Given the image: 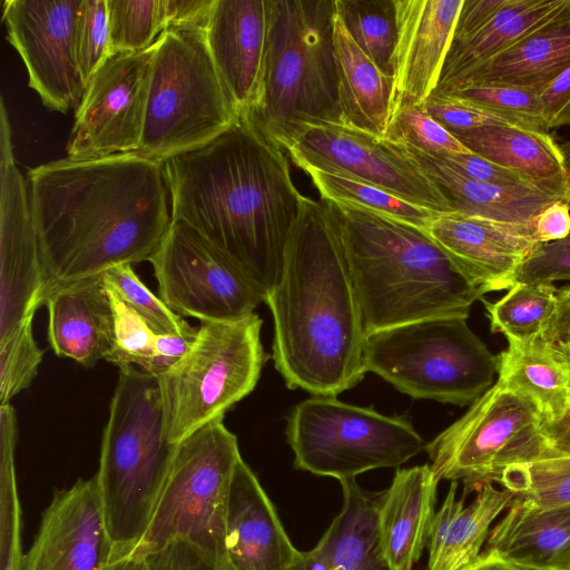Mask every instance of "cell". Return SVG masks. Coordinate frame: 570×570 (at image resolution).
<instances>
[{
  "mask_svg": "<svg viewBox=\"0 0 570 570\" xmlns=\"http://www.w3.org/2000/svg\"><path fill=\"white\" fill-rule=\"evenodd\" d=\"M28 181L48 287L148 261L173 220L164 163L138 151L52 160Z\"/></svg>",
  "mask_w": 570,
  "mask_h": 570,
  "instance_id": "1",
  "label": "cell"
},
{
  "mask_svg": "<svg viewBox=\"0 0 570 570\" xmlns=\"http://www.w3.org/2000/svg\"><path fill=\"white\" fill-rule=\"evenodd\" d=\"M171 219L224 253L264 298L282 274L301 212L283 149L245 117L207 145L164 161Z\"/></svg>",
  "mask_w": 570,
  "mask_h": 570,
  "instance_id": "2",
  "label": "cell"
},
{
  "mask_svg": "<svg viewBox=\"0 0 570 570\" xmlns=\"http://www.w3.org/2000/svg\"><path fill=\"white\" fill-rule=\"evenodd\" d=\"M264 303L274 322L273 361L288 389L336 396L363 380L366 333L337 204L304 197Z\"/></svg>",
  "mask_w": 570,
  "mask_h": 570,
  "instance_id": "3",
  "label": "cell"
},
{
  "mask_svg": "<svg viewBox=\"0 0 570 570\" xmlns=\"http://www.w3.org/2000/svg\"><path fill=\"white\" fill-rule=\"evenodd\" d=\"M338 206L366 335L430 318H468L485 294L423 229Z\"/></svg>",
  "mask_w": 570,
  "mask_h": 570,
  "instance_id": "4",
  "label": "cell"
},
{
  "mask_svg": "<svg viewBox=\"0 0 570 570\" xmlns=\"http://www.w3.org/2000/svg\"><path fill=\"white\" fill-rule=\"evenodd\" d=\"M255 105L244 116L287 150L312 127L343 124L334 50L335 0H266Z\"/></svg>",
  "mask_w": 570,
  "mask_h": 570,
  "instance_id": "5",
  "label": "cell"
},
{
  "mask_svg": "<svg viewBox=\"0 0 570 570\" xmlns=\"http://www.w3.org/2000/svg\"><path fill=\"white\" fill-rule=\"evenodd\" d=\"M176 446L165 433L157 377L136 366L119 367L95 474L114 559L132 554L140 543Z\"/></svg>",
  "mask_w": 570,
  "mask_h": 570,
  "instance_id": "6",
  "label": "cell"
},
{
  "mask_svg": "<svg viewBox=\"0 0 570 570\" xmlns=\"http://www.w3.org/2000/svg\"><path fill=\"white\" fill-rule=\"evenodd\" d=\"M238 118L205 29H166L155 42L138 153L164 163L207 145Z\"/></svg>",
  "mask_w": 570,
  "mask_h": 570,
  "instance_id": "7",
  "label": "cell"
},
{
  "mask_svg": "<svg viewBox=\"0 0 570 570\" xmlns=\"http://www.w3.org/2000/svg\"><path fill=\"white\" fill-rule=\"evenodd\" d=\"M466 320L430 318L367 334L366 372L413 399L472 404L493 385L500 361Z\"/></svg>",
  "mask_w": 570,
  "mask_h": 570,
  "instance_id": "8",
  "label": "cell"
},
{
  "mask_svg": "<svg viewBox=\"0 0 570 570\" xmlns=\"http://www.w3.org/2000/svg\"><path fill=\"white\" fill-rule=\"evenodd\" d=\"M262 324L256 313L234 321L200 322L188 352L157 376L170 443L224 417L255 389L266 361Z\"/></svg>",
  "mask_w": 570,
  "mask_h": 570,
  "instance_id": "9",
  "label": "cell"
},
{
  "mask_svg": "<svg viewBox=\"0 0 570 570\" xmlns=\"http://www.w3.org/2000/svg\"><path fill=\"white\" fill-rule=\"evenodd\" d=\"M240 459L237 438L224 417L177 443L147 530L132 554L145 556L181 538L212 556L224 570H232L225 549V515Z\"/></svg>",
  "mask_w": 570,
  "mask_h": 570,
  "instance_id": "10",
  "label": "cell"
},
{
  "mask_svg": "<svg viewBox=\"0 0 570 570\" xmlns=\"http://www.w3.org/2000/svg\"><path fill=\"white\" fill-rule=\"evenodd\" d=\"M287 442L297 469L338 481L381 468H399L424 448L404 416H387L335 396L313 395L287 416Z\"/></svg>",
  "mask_w": 570,
  "mask_h": 570,
  "instance_id": "11",
  "label": "cell"
},
{
  "mask_svg": "<svg viewBox=\"0 0 570 570\" xmlns=\"http://www.w3.org/2000/svg\"><path fill=\"white\" fill-rule=\"evenodd\" d=\"M424 449L435 478L462 482L466 494L500 483L509 466L549 451L534 404L498 381Z\"/></svg>",
  "mask_w": 570,
  "mask_h": 570,
  "instance_id": "12",
  "label": "cell"
},
{
  "mask_svg": "<svg viewBox=\"0 0 570 570\" xmlns=\"http://www.w3.org/2000/svg\"><path fill=\"white\" fill-rule=\"evenodd\" d=\"M148 262L158 296L179 316L234 321L255 313L264 298L230 259L187 223L173 219Z\"/></svg>",
  "mask_w": 570,
  "mask_h": 570,
  "instance_id": "13",
  "label": "cell"
},
{
  "mask_svg": "<svg viewBox=\"0 0 570 570\" xmlns=\"http://www.w3.org/2000/svg\"><path fill=\"white\" fill-rule=\"evenodd\" d=\"M287 151L301 169L343 174L426 209L455 212L436 184L384 137L346 124H324L306 130Z\"/></svg>",
  "mask_w": 570,
  "mask_h": 570,
  "instance_id": "14",
  "label": "cell"
},
{
  "mask_svg": "<svg viewBox=\"0 0 570 570\" xmlns=\"http://www.w3.org/2000/svg\"><path fill=\"white\" fill-rule=\"evenodd\" d=\"M155 43L110 56L94 73L76 108L67 157L100 158L138 151L144 131Z\"/></svg>",
  "mask_w": 570,
  "mask_h": 570,
  "instance_id": "15",
  "label": "cell"
},
{
  "mask_svg": "<svg viewBox=\"0 0 570 570\" xmlns=\"http://www.w3.org/2000/svg\"><path fill=\"white\" fill-rule=\"evenodd\" d=\"M48 279L32 219L27 183L18 168L11 127L0 101V341L35 317Z\"/></svg>",
  "mask_w": 570,
  "mask_h": 570,
  "instance_id": "16",
  "label": "cell"
},
{
  "mask_svg": "<svg viewBox=\"0 0 570 570\" xmlns=\"http://www.w3.org/2000/svg\"><path fill=\"white\" fill-rule=\"evenodd\" d=\"M82 0H6L7 40L20 55L29 86L49 109L77 108L86 86L76 56Z\"/></svg>",
  "mask_w": 570,
  "mask_h": 570,
  "instance_id": "17",
  "label": "cell"
},
{
  "mask_svg": "<svg viewBox=\"0 0 570 570\" xmlns=\"http://www.w3.org/2000/svg\"><path fill=\"white\" fill-rule=\"evenodd\" d=\"M114 559L95 475L56 491L22 570H105Z\"/></svg>",
  "mask_w": 570,
  "mask_h": 570,
  "instance_id": "18",
  "label": "cell"
},
{
  "mask_svg": "<svg viewBox=\"0 0 570 570\" xmlns=\"http://www.w3.org/2000/svg\"><path fill=\"white\" fill-rule=\"evenodd\" d=\"M423 230L485 294L509 289L520 264L540 245L533 227L461 212L438 214Z\"/></svg>",
  "mask_w": 570,
  "mask_h": 570,
  "instance_id": "19",
  "label": "cell"
},
{
  "mask_svg": "<svg viewBox=\"0 0 570 570\" xmlns=\"http://www.w3.org/2000/svg\"><path fill=\"white\" fill-rule=\"evenodd\" d=\"M463 0H395L391 115L436 89Z\"/></svg>",
  "mask_w": 570,
  "mask_h": 570,
  "instance_id": "20",
  "label": "cell"
},
{
  "mask_svg": "<svg viewBox=\"0 0 570 570\" xmlns=\"http://www.w3.org/2000/svg\"><path fill=\"white\" fill-rule=\"evenodd\" d=\"M225 549L232 570H291L301 553L243 459L236 465L228 491Z\"/></svg>",
  "mask_w": 570,
  "mask_h": 570,
  "instance_id": "21",
  "label": "cell"
},
{
  "mask_svg": "<svg viewBox=\"0 0 570 570\" xmlns=\"http://www.w3.org/2000/svg\"><path fill=\"white\" fill-rule=\"evenodd\" d=\"M206 40L239 117L255 105L263 73L266 0H216Z\"/></svg>",
  "mask_w": 570,
  "mask_h": 570,
  "instance_id": "22",
  "label": "cell"
},
{
  "mask_svg": "<svg viewBox=\"0 0 570 570\" xmlns=\"http://www.w3.org/2000/svg\"><path fill=\"white\" fill-rule=\"evenodd\" d=\"M45 305L48 342L58 356L92 367L111 352L114 313L102 274L50 285Z\"/></svg>",
  "mask_w": 570,
  "mask_h": 570,
  "instance_id": "23",
  "label": "cell"
},
{
  "mask_svg": "<svg viewBox=\"0 0 570 570\" xmlns=\"http://www.w3.org/2000/svg\"><path fill=\"white\" fill-rule=\"evenodd\" d=\"M439 480L429 464L396 470L382 492L377 527L387 570H413L426 547Z\"/></svg>",
  "mask_w": 570,
  "mask_h": 570,
  "instance_id": "24",
  "label": "cell"
},
{
  "mask_svg": "<svg viewBox=\"0 0 570 570\" xmlns=\"http://www.w3.org/2000/svg\"><path fill=\"white\" fill-rule=\"evenodd\" d=\"M484 551L525 570H570V505L542 509L513 499Z\"/></svg>",
  "mask_w": 570,
  "mask_h": 570,
  "instance_id": "25",
  "label": "cell"
},
{
  "mask_svg": "<svg viewBox=\"0 0 570 570\" xmlns=\"http://www.w3.org/2000/svg\"><path fill=\"white\" fill-rule=\"evenodd\" d=\"M456 488L458 482H451L441 508L434 513L426 543V570H463L473 563L482 553L491 523L513 501L511 492L488 483L465 505L466 493L458 500Z\"/></svg>",
  "mask_w": 570,
  "mask_h": 570,
  "instance_id": "26",
  "label": "cell"
},
{
  "mask_svg": "<svg viewBox=\"0 0 570 570\" xmlns=\"http://www.w3.org/2000/svg\"><path fill=\"white\" fill-rule=\"evenodd\" d=\"M397 146L436 184L455 212L533 227L535 217L548 205L563 200L559 195L534 186H504L472 180L434 155Z\"/></svg>",
  "mask_w": 570,
  "mask_h": 570,
  "instance_id": "27",
  "label": "cell"
},
{
  "mask_svg": "<svg viewBox=\"0 0 570 570\" xmlns=\"http://www.w3.org/2000/svg\"><path fill=\"white\" fill-rule=\"evenodd\" d=\"M451 134L473 154L521 174L570 205L567 159L548 132L512 126H485Z\"/></svg>",
  "mask_w": 570,
  "mask_h": 570,
  "instance_id": "28",
  "label": "cell"
},
{
  "mask_svg": "<svg viewBox=\"0 0 570 570\" xmlns=\"http://www.w3.org/2000/svg\"><path fill=\"white\" fill-rule=\"evenodd\" d=\"M570 67V14L524 38L433 92L473 83L505 85L540 94Z\"/></svg>",
  "mask_w": 570,
  "mask_h": 570,
  "instance_id": "29",
  "label": "cell"
},
{
  "mask_svg": "<svg viewBox=\"0 0 570 570\" xmlns=\"http://www.w3.org/2000/svg\"><path fill=\"white\" fill-rule=\"evenodd\" d=\"M569 14L570 0H507L479 32L451 43L436 89Z\"/></svg>",
  "mask_w": 570,
  "mask_h": 570,
  "instance_id": "30",
  "label": "cell"
},
{
  "mask_svg": "<svg viewBox=\"0 0 570 570\" xmlns=\"http://www.w3.org/2000/svg\"><path fill=\"white\" fill-rule=\"evenodd\" d=\"M498 382L530 400L552 423L570 410V366L563 353L542 335L531 341L509 342L499 355Z\"/></svg>",
  "mask_w": 570,
  "mask_h": 570,
  "instance_id": "31",
  "label": "cell"
},
{
  "mask_svg": "<svg viewBox=\"0 0 570 570\" xmlns=\"http://www.w3.org/2000/svg\"><path fill=\"white\" fill-rule=\"evenodd\" d=\"M334 50L343 124L384 137L391 117L393 78L361 50L337 14Z\"/></svg>",
  "mask_w": 570,
  "mask_h": 570,
  "instance_id": "32",
  "label": "cell"
},
{
  "mask_svg": "<svg viewBox=\"0 0 570 570\" xmlns=\"http://www.w3.org/2000/svg\"><path fill=\"white\" fill-rule=\"evenodd\" d=\"M343 503L316 547L331 570H387L377 527L380 493L363 490L355 481H340Z\"/></svg>",
  "mask_w": 570,
  "mask_h": 570,
  "instance_id": "33",
  "label": "cell"
},
{
  "mask_svg": "<svg viewBox=\"0 0 570 570\" xmlns=\"http://www.w3.org/2000/svg\"><path fill=\"white\" fill-rule=\"evenodd\" d=\"M553 283H519L499 301L480 299L490 320L492 333H502L508 342H528L541 336L558 306Z\"/></svg>",
  "mask_w": 570,
  "mask_h": 570,
  "instance_id": "34",
  "label": "cell"
},
{
  "mask_svg": "<svg viewBox=\"0 0 570 570\" xmlns=\"http://www.w3.org/2000/svg\"><path fill=\"white\" fill-rule=\"evenodd\" d=\"M321 198L337 205L366 209L424 229L441 213L414 205L363 180L327 170L306 167Z\"/></svg>",
  "mask_w": 570,
  "mask_h": 570,
  "instance_id": "35",
  "label": "cell"
},
{
  "mask_svg": "<svg viewBox=\"0 0 570 570\" xmlns=\"http://www.w3.org/2000/svg\"><path fill=\"white\" fill-rule=\"evenodd\" d=\"M335 12L361 50L393 78L395 0H335Z\"/></svg>",
  "mask_w": 570,
  "mask_h": 570,
  "instance_id": "36",
  "label": "cell"
},
{
  "mask_svg": "<svg viewBox=\"0 0 570 570\" xmlns=\"http://www.w3.org/2000/svg\"><path fill=\"white\" fill-rule=\"evenodd\" d=\"M16 410L0 411V570H22L21 513L16 481Z\"/></svg>",
  "mask_w": 570,
  "mask_h": 570,
  "instance_id": "37",
  "label": "cell"
},
{
  "mask_svg": "<svg viewBox=\"0 0 570 570\" xmlns=\"http://www.w3.org/2000/svg\"><path fill=\"white\" fill-rule=\"evenodd\" d=\"M500 484L520 500L538 508L570 505V454L513 464Z\"/></svg>",
  "mask_w": 570,
  "mask_h": 570,
  "instance_id": "38",
  "label": "cell"
},
{
  "mask_svg": "<svg viewBox=\"0 0 570 570\" xmlns=\"http://www.w3.org/2000/svg\"><path fill=\"white\" fill-rule=\"evenodd\" d=\"M110 56L150 48L166 30L165 0H107Z\"/></svg>",
  "mask_w": 570,
  "mask_h": 570,
  "instance_id": "39",
  "label": "cell"
},
{
  "mask_svg": "<svg viewBox=\"0 0 570 570\" xmlns=\"http://www.w3.org/2000/svg\"><path fill=\"white\" fill-rule=\"evenodd\" d=\"M511 120L520 128L548 132L539 94L513 86L473 83L445 92Z\"/></svg>",
  "mask_w": 570,
  "mask_h": 570,
  "instance_id": "40",
  "label": "cell"
},
{
  "mask_svg": "<svg viewBox=\"0 0 570 570\" xmlns=\"http://www.w3.org/2000/svg\"><path fill=\"white\" fill-rule=\"evenodd\" d=\"M106 288L114 313V346L105 361L118 368L136 366L151 374L159 335L115 291Z\"/></svg>",
  "mask_w": 570,
  "mask_h": 570,
  "instance_id": "41",
  "label": "cell"
},
{
  "mask_svg": "<svg viewBox=\"0 0 570 570\" xmlns=\"http://www.w3.org/2000/svg\"><path fill=\"white\" fill-rule=\"evenodd\" d=\"M105 284L130 305L158 335L186 334L197 328L173 312L135 273L132 265L120 264L102 273Z\"/></svg>",
  "mask_w": 570,
  "mask_h": 570,
  "instance_id": "42",
  "label": "cell"
},
{
  "mask_svg": "<svg viewBox=\"0 0 570 570\" xmlns=\"http://www.w3.org/2000/svg\"><path fill=\"white\" fill-rule=\"evenodd\" d=\"M384 138L435 156L472 153L422 106H403L393 111Z\"/></svg>",
  "mask_w": 570,
  "mask_h": 570,
  "instance_id": "43",
  "label": "cell"
},
{
  "mask_svg": "<svg viewBox=\"0 0 570 570\" xmlns=\"http://www.w3.org/2000/svg\"><path fill=\"white\" fill-rule=\"evenodd\" d=\"M32 320L0 341V405L28 389L38 373L43 351L33 337Z\"/></svg>",
  "mask_w": 570,
  "mask_h": 570,
  "instance_id": "44",
  "label": "cell"
},
{
  "mask_svg": "<svg viewBox=\"0 0 570 570\" xmlns=\"http://www.w3.org/2000/svg\"><path fill=\"white\" fill-rule=\"evenodd\" d=\"M76 56L85 86L110 57L107 0H82L77 26Z\"/></svg>",
  "mask_w": 570,
  "mask_h": 570,
  "instance_id": "45",
  "label": "cell"
},
{
  "mask_svg": "<svg viewBox=\"0 0 570 570\" xmlns=\"http://www.w3.org/2000/svg\"><path fill=\"white\" fill-rule=\"evenodd\" d=\"M421 106L450 132L465 131L485 126L518 127L502 116L449 94L432 92Z\"/></svg>",
  "mask_w": 570,
  "mask_h": 570,
  "instance_id": "46",
  "label": "cell"
},
{
  "mask_svg": "<svg viewBox=\"0 0 570 570\" xmlns=\"http://www.w3.org/2000/svg\"><path fill=\"white\" fill-rule=\"evenodd\" d=\"M568 279H570V233L560 240L540 244L520 264L512 277L511 287L519 283H553Z\"/></svg>",
  "mask_w": 570,
  "mask_h": 570,
  "instance_id": "47",
  "label": "cell"
},
{
  "mask_svg": "<svg viewBox=\"0 0 570 570\" xmlns=\"http://www.w3.org/2000/svg\"><path fill=\"white\" fill-rule=\"evenodd\" d=\"M140 557L146 570H224L212 556L181 538Z\"/></svg>",
  "mask_w": 570,
  "mask_h": 570,
  "instance_id": "48",
  "label": "cell"
},
{
  "mask_svg": "<svg viewBox=\"0 0 570 570\" xmlns=\"http://www.w3.org/2000/svg\"><path fill=\"white\" fill-rule=\"evenodd\" d=\"M436 157L443 160L448 166H450L460 175L472 180L504 186L538 187L521 174L494 164L493 161L473 153L448 154Z\"/></svg>",
  "mask_w": 570,
  "mask_h": 570,
  "instance_id": "49",
  "label": "cell"
},
{
  "mask_svg": "<svg viewBox=\"0 0 570 570\" xmlns=\"http://www.w3.org/2000/svg\"><path fill=\"white\" fill-rule=\"evenodd\" d=\"M548 129L570 126V67L539 94Z\"/></svg>",
  "mask_w": 570,
  "mask_h": 570,
  "instance_id": "50",
  "label": "cell"
},
{
  "mask_svg": "<svg viewBox=\"0 0 570 570\" xmlns=\"http://www.w3.org/2000/svg\"><path fill=\"white\" fill-rule=\"evenodd\" d=\"M507 0H463L452 42H460L485 27ZM451 42V43H452Z\"/></svg>",
  "mask_w": 570,
  "mask_h": 570,
  "instance_id": "51",
  "label": "cell"
},
{
  "mask_svg": "<svg viewBox=\"0 0 570 570\" xmlns=\"http://www.w3.org/2000/svg\"><path fill=\"white\" fill-rule=\"evenodd\" d=\"M216 0H165L166 29L207 28Z\"/></svg>",
  "mask_w": 570,
  "mask_h": 570,
  "instance_id": "52",
  "label": "cell"
},
{
  "mask_svg": "<svg viewBox=\"0 0 570 570\" xmlns=\"http://www.w3.org/2000/svg\"><path fill=\"white\" fill-rule=\"evenodd\" d=\"M534 236L540 244L560 240L570 233V205L556 200L534 219Z\"/></svg>",
  "mask_w": 570,
  "mask_h": 570,
  "instance_id": "53",
  "label": "cell"
},
{
  "mask_svg": "<svg viewBox=\"0 0 570 570\" xmlns=\"http://www.w3.org/2000/svg\"><path fill=\"white\" fill-rule=\"evenodd\" d=\"M558 306L542 336L552 345L570 348V285L558 288Z\"/></svg>",
  "mask_w": 570,
  "mask_h": 570,
  "instance_id": "54",
  "label": "cell"
},
{
  "mask_svg": "<svg viewBox=\"0 0 570 570\" xmlns=\"http://www.w3.org/2000/svg\"><path fill=\"white\" fill-rule=\"evenodd\" d=\"M543 434L548 444V455L570 454V410L559 421L543 423Z\"/></svg>",
  "mask_w": 570,
  "mask_h": 570,
  "instance_id": "55",
  "label": "cell"
},
{
  "mask_svg": "<svg viewBox=\"0 0 570 570\" xmlns=\"http://www.w3.org/2000/svg\"><path fill=\"white\" fill-rule=\"evenodd\" d=\"M463 570H525L512 562L488 551H482L481 556Z\"/></svg>",
  "mask_w": 570,
  "mask_h": 570,
  "instance_id": "56",
  "label": "cell"
},
{
  "mask_svg": "<svg viewBox=\"0 0 570 570\" xmlns=\"http://www.w3.org/2000/svg\"><path fill=\"white\" fill-rule=\"evenodd\" d=\"M291 570H331L323 553L315 546L313 549L301 552Z\"/></svg>",
  "mask_w": 570,
  "mask_h": 570,
  "instance_id": "57",
  "label": "cell"
},
{
  "mask_svg": "<svg viewBox=\"0 0 570 570\" xmlns=\"http://www.w3.org/2000/svg\"><path fill=\"white\" fill-rule=\"evenodd\" d=\"M105 570H146V564L142 557L131 554L114 559Z\"/></svg>",
  "mask_w": 570,
  "mask_h": 570,
  "instance_id": "58",
  "label": "cell"
},
{
  "mask_svg": "<svg viewBox=\"0 0 570 570\" xmlns=\"http://www.w3.org/2000/svg\"><path fill=\"white\" fill-rule=\"evenodd\" d=\"M558 348L563 353V355L566 356L567 362L570 366V348H560V347H558Z\"/></svg>",
  "mask_w": 570,
  "mask_h": 570,
  "instance_id": "59",
  "label": "cell"
}]
</instances>
